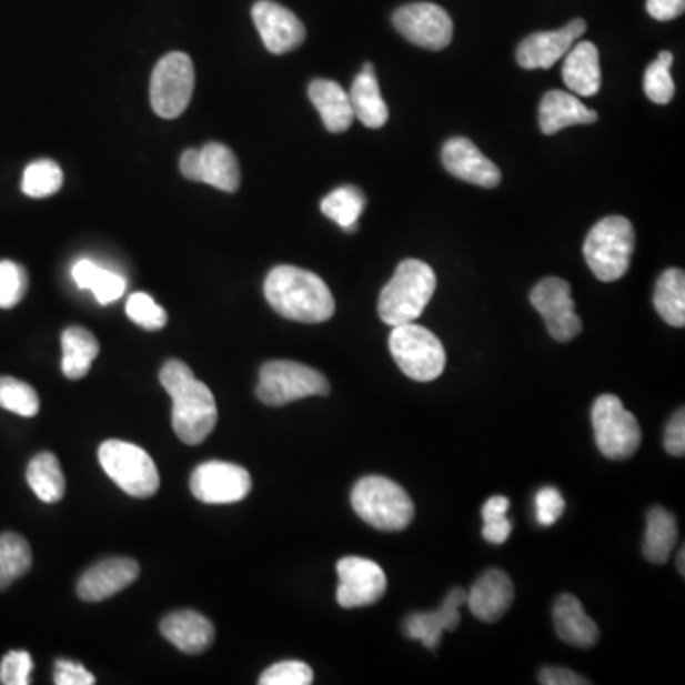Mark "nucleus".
I'll return each mask as SVG.
<instances>
[{
	"label": "nucleus",
	"mask_w": 685,
	"mask_h": 685,
	"mask_svg": "<svg viewBox=\"0 0 685 685\" xmlns=\"http://www.w3.org/2000/svg\"><path fill=\"white\" fill-rule=\"evenodd\" d=\"M265 298L274 313L303 324L326 322L335 313V301L326 282L300 266H274L266 274Z\"/></svg>",
	"instance_id": "obj_1"
},
{
	"label": "nucleus",
	"mask_w": 685,
	"mask_h": 685,
	"mask_svg": "<svg viewBox=\"0 0 685 685\" xmlns=\"http://www.w3.org/2000/svg\"><path fill=\"white\" fill-rule=\"evenodd\" d=\"M436 292V274L425 261L406 260L383 288L377 311L386 326L412 324L425 311Z\"/></svg>",
	"instance_id": "obj_2"
},
{
	"label": "nucleus",
	"mask_w": 685,
	"mask_h": 685,
	"mask_svg": "<svg viewBox=\"0 0 685 685\" xmlns=\"http://www.w3.org/2000/svg\"><path fill=\"white\" fill-rule=\"evenodd\" d=\"M351 503L360 518L381 532L406 530L415 514V506L406 490L383 476L359 480Z\"/></svg>",
	"instance_id": "obj_3"
},
{
	"label": "nucleus",
	"mask_w": 685,
	"mask_h": 685,
	"mask_svg": "<svg viewBox=\"0 0 685 685\" xmlns=\"http://www.w3.org/2000/svg\"><path fill=\"white\" fill-rule=\"evenodd\" d=\"M634 242L633 223L623 215H610L598 221L591 229L583 248L594 276L602 282L623 279L633 261Z\"/></svg>",
	"instance_id": "obj_4"
},
{
	"label": "nucleus",
	"mask_w": 685,
	"mask_h": 685,
	"mask_svg": "<svg viewBox=\"0 0 685 685\" xmlns=\"http://www.w3.org/2000/svg\"><path fill=\"white\" fill-rule=\"evenodd\" d=\"M98 455L107 476L113 480L122 492L140 500L159 492V469L143 447L122 440H107L101 444Z\"/></svg>",
	"instance_id": "obj_5"
},
{
	"label": "nucleus",
	"mask_w": 685,
	"mask_h": 685,
	"mask_svg": "<svg viewBox=\"0 0 685 685\" xmlns=\"http://www.w3.org/2000/svg\"><path fill=\"white\" fill-rule=\"evenodd\" d=\"M391 353L400 370L410 380H439L446 367V351L431 330L420 324L394 326L389 338Z\"/></svg>",
	"instance_id": "obj_6"
},
{
	"label": "nucleus",
	"mask_w": 685,
	"mask_h": 685,
	"mask_svg": "<svg viewBox=\"0 0 685 685\" xmlns=\"http://www.w3.org/2000/svg\"><path fill=\"white\" fill-rule=\"evenodd\" d=\"M255 394L266 406H286L309 396H328L330 383L313 367L290 360H273L261 367Z\"/></svg>",
	"instance_id": "obj_7"
},
{
	"label": "nucleus",
	"mask_w": 685,
	"mask_h": 685,
	"mask_svg": "<svg viewBox=\"0 0 685 685\" xmlns=\"http://www.w3.org/2000/svg\"><path fill=\"white\" fill-rule=\"evenodd\" d=\"M172 425L181 442L199 446L218 425V404L212 391L194 375L172 386Z\"/></svg>",
	"instance_id": "obj_8"
},
{
	"label": "nucleus",
	"mask_w": 685,
	"mask_h": 685,
	"mask_svg": "<svg viewBox=\"0 0 685 685\" xmlns=\"http://www.w3.org/2000/svg\"><path fill=\"white\" fill-rule=\"evenodd\" d=\"M593 426L600 452L607 460L623 461L638 452L642 431L633 413L615 394H602L593 406Z\"/></svg>",
	"instance_id": "obj_9"
},
{
	"label": "nucleus",
	"mask_w": 685,
	"mask_h": 685,
	"mask_svg": "<svg viewBox=\"0 0 685 685\" xmlns=\"http://www.w3.org/2000/svg\"><path fill=\"white\" fill-rule=\"evenodd\" d=\"M194 90L193 60L183 52L167 53L151 77V105L162 119L183 114Z\"/></svg>",
	"instance_id": "obj_10"
},
{
	"label": "nucleus",
	"mask_w": 685,
	"mask_h": 685,
	"mask_svg": "<svg viewBox=\"0 0 685 685\" xmlns=\"http://www.w3.org/2000/svg\"><path fill=\"white\" fill-rule=\"evenodd\" d=\"M530 301L535 311L545 319L546 330L553 340L567 343L580 335L583 322L575 314L572 286L566 280L556 276L541 280L530 293Z\"/></svg>",
	"instance_id": "obj_11"
},
{
	"label": "nucleus",
	"mask_w": 685,
	"mask_h": 685,
	"mask_svg": "<svg viewBox=\"0 0 685 685\" xmlns=\"http://www.w3.org/2000/svg\"><path fill=\"white\" fill-rule=\"evenodd\" d=\"M393 23L404 39L426 50H444L453 39L450 13L433 2H413L393 13Z\"/></svg>",
	"instance_id": "obj_12"
},
{
	"label": "nucleus",
	"mask_w": 685,
	"mask_h": 685,
	"mask_svg": "<svg viewBox=\"0 0 685 685\" xmlns=\"http://www.w3.org/2000/svg\"><path fill=\"white\" fill-rule=\"evenodd\" d=\"M191 492L208 505H231L252 492V476L246 469L234 463L208 461L194 469Z\"/></svg>",
	"instance_id": "obj_13"
},
{
	"label": "nucleus",
	"mask_w": 685,
	"mask_h": 685,
	"mask_svg": "<svg viewBox=\"0 0 685 685\" xmlns=\"http://www.w3.org/2000/svg\"><path fill=\"white\" fill-rule=\"evenodd\" d=\"M338 602L345 610L372 606L385 594V572L373 560L346 556L338 562Z\"/></svg>",
	"instance_id": "obj_14"
},
{
	"label": "nucleus",
	"mask_w": 685,
	"mask_h": 685,
	"mask_svg": "<svg viewBox=\"0 0 685 685\" xmlns=\"http://www.w3.org/2000/svg\"><path fill=\"white\" fill-rule=\"evenodd\" d=\"M253 23L271 53H288L303 44L306 31L300 18L273 0H258L252 8Z\"/></svg>",
	"instance_id": "obj_15"
},
{
	"label": "nucleus",
	"mask_w": 685,
	"mask_h": 685,
	"mask_svg": "<svg viewBox=\"0 0 685 685\" xmlns=\"http://www.w3.org/2000/svg\"><path fill=\"white\" fill-rule=\"evenodd\" d=\"M585 21L577 18L558 31L530 34L527 39L520 42L518 50H516V60H518L520 67H524L527 71L551 69V67L556 66V61L562 60L570 52L575 40L580 39L581 34H585Z\"/></svg>",
	"instance_id": "obj_16"
},
{
	"label": "nucleus",
	"mask_w": 685,
	"mask_h": 685,
	"mask_svg": "<svg viewBox=\"0 0 685 685\" xmlns=\"http://www.w3.org/2000/svg\"><path fill=\"white\" fill-rule=\"evenodd\" d=\"M442 162L447 172L466 183L486 189H493L501 183L500 168L466 138H452L446 141L442 149Z\"/></svg>",
	"instance_id": "obj_17"
},
{
	"label": "nucleus",
	"mask_w": 685,
	"mask_h": 685,
	"mask_svg": "<svg viewBox=\"0 0 685 685\" xmlns=\"http://www.w3.org/2000/svg\"><path fill=\"white\" fill-rule=\"evenodd\" d=\"M466 604L465 588H453L436 612L412 613L404 623L407 638L420 639L426 649H436L442 634L452 633L461 623L460 607Z\"/></svg>",
	"instance_id": "obj_18"
},
{
	"label": "nucleus",
	"mask_w": 685,
	"mask_h": 685,
	"mask_svg": "<svg viewBox=\"0 0 685 685\" xmlns=\"http://www.w3.org/2000/svg\"><path fill=\"white\" fill-rule=\"evenodd\" d=\"M138 575H140V564L135 560H103L80 577L77 594L84 602H103L132 585Z\"/></svg>",
	"instance_id": "obj_19"
},
{
	"label": "nucleus",
	"mask_w": 685,
	"mask_h": 685,
	"mask_svg": "<svg viewBox=\"0 0 685 685\" xmlns=\"http://www.w3.org/2000/svg\"><path fill=\"white\" fill-rule=\"evenodd\" d=\"M513 581L501 570H487L466 593V606L476 619L486 623L500 621L513 606Z\"/></svg>",
	"instance_id": "obj_20"
},
{
	"label": "nucleus",
	"mask_w": 685,
	"mask_h": 685,
	"mask_svg": "<svg viewBox=\"0 0 685 685\" xmlns=\"http://www.w3.org/2000/svg\"><path fill=\"white\" fill-rule=\"evenodd\" d=\"M162 636L178 647L180 652L197 655L206 652L215 638V628L212 623L200 613L185 612L172 613L160 623Z\"/></svg>",
	"instance_id": "obj_21"
},
{
	"label": "nucleus",
	"mask_w": 685,
	"mask_h": 685,
	"mask_svg": "<svg viewBox=\"0 0 685 685\" xmlns=\"http://www.w3.org/2000/svg\"><path fill=\"white\" fill-rule=\"evenodd\" d=\"M598 120V113L583 103L573 93L546 92L540 107V127L545 135H554L573 124H593Z\"/></svg>",
	"instance_id": "obj_22"
},
{
	"label": "nucleus",
	"mask_w": 685,
	"mask_h": 685,
	"mask_svg": "<svg viewBox=\"0 0 685 685\" xmlns=\"http://www.w3.org/2000/svg\"><path fill=\"white\" fill-rule=\"evenodd\" d=\"M553 617L554 628L562 642L583 649L596 646L600 638L598 625L586 615L580 600L573 594H562L556 600Z\"/></svg>",
	"instance_id": "obj_23"
},
{
	"label": "nucleus",
	"mask_w": 685,
	"mask_h": 685,
	"mask_svg": "<svg viewBox=\"0 0 685 685\" xmlns=\"http://www.w3.org/2000/svg\"><path fill=\"white\" fill-rule=\"evenodd\" d=\"M562 77H564V84L575 95H585V98L596 95L602 87L598 48L588 40L573 44L566 53Z\"/></svg>",
	"instance_id": "obj_24"
},
{
	"label": "nucleus",
	"mask_w": 685,
	"mask_h": 685,
	"mask_svg": "<svg viewBox=\"0 0 685 685\" xmlns=\"http://www.w3.org/2000/svg\"><path fill=\"white\" fill-rule=\"evenodd\" d=\"M309 98L319 111L328 132L343 133L354 120L349 93L335 80L316 79L309 87Z\"/></svg>",
	"instance_id": "obj_25"
},
{
	"label": "nucleus",
	"mask_w": 685,
	"mask_h": 685,
	"mask_svg": "<svg viewBox=\"0 0 685 685\" xmlns=\"http://www.w3.org/2000/svg\"><path fill=\"white\" fill-rule=\"evenodd\" d=\"M353 105L354 119H359L366 128H383L389 120V107L381 95L380 82L375 77L372 63H366L362 73L354 79L349 92Z\"/></svg>",
	"instance_id": "obj_26"
},
{
	"label": "nucleus",
	"mask_w": 685,
	"mask_h": 685,
	"mask_svg": "<svg viewBox=\"0 0 685 685\" xmlns=\"http://www.w3.org/2000/svg\"><path fill=\"white\" fill-rule=\"evenodd\" d=\"M200 183L215 187L225 193H234L240 187L239 160L223 143H206L200 149Z\"/></svg>",
	"instance_id": "obj_27"
},
{
	"label": "nucleus",
	"mask_w": 685,
	"mask_h": 685,
	"mask_svg": "<svg viewBox=\"0 0 685 685\" xmlns=\"http://www.w3.org/2000/svg\"><path fill=\"white\" fill-rule=\"evenodd\" d=\"M61 372L67 380H82L100 354V343L87 328H67L61 335Z\"/></svg>",
	"instance_id": "obj_28"
},
{
	"label": "nucleus",
	"mask_w": 685,
	"mask_h": 685,
	"mask_svg": "<svg viewBox=\"0 0 685 685\" xmlns=\"http://www.w3.org/2000/svg\"><path fill=\"white\" fill-rule=\"evenodd\" d=\"M676 541H678V524L674 514L668 513L663 506H653L647 514L644 556L652 564L663 566L671 558Z\"/></svg>",
	"instance_id": "obj_29"
},
{
	"label": "nucleus",
	"mask_w": 685,
	"mask_h": 685,
	"mask_svg": "<svg viewBox=\"0 0 685 685\" xmlns=\"http://www.w3.org/2000/svg\"><path fill=\"white\" fill-rule=\"evenodd\" d=\"M73 280L80 290H90L101 305L114 303L127 292L124 276L107 271L90 260H80L74 263Z\"/></svg>",
	"instance_id": "obj_30"
},
{
	"label": "nucleus",
	"mask_w": 685,
	"mask_h": 685,
	"mask_svg": "<svg viewBox=\"0 0 685 685\" xmlns=\"http://www.w3.org/2000/svg\"><path fill=\"white\" fill-rule=\"evenodd\" d=\"M653 305L666 324L685 326V274L682 269H668L661 274L653 293Z\"/></svg>",
	"instance_id": "obj_31"
},
{
	"label": "nucleus",
	"mask_w": 685,
	"mask_h": 685,
	"mask_svg": "<svg viewBox=\"0 0 685 685\" xmlns=\"http://www.w3.org/2000/svg\"><path fill=\"white\" fill-rule=\"evenodd\" d=\"M27 484L44 503H58L66 495V476L53 453H39L27 466Z\"/></svg>",
	"instance_id": "obj_32"
},
{
	"label": "nucleus",
	"mask_w": 685,
	"mask_h": 685,
	"mask_svg": "<svg viewBox=\"0 0 685 685\" xmlns=\"http://www.w3.org/2000/svg\"><path fill=\"white\" fill-rule=\"evenodd\" d=\"M366 208V197L353 185L338 187L335 191L322 200L320 210L335 221L346 233H354L359 229V218Z\"/></svg>",
	"instance_id": "obj_33"
},
{
	"label": "nucleus",
	"mask_w": 685,
	"mask_h": 685,
	"mask_svg": "<svg viewBox=\"0 0 685 685\" xmlns=\"http://www.w3.org/2000/svg\"><path fill=\"white\" fill-rule=\"evenodd\" d=\"M33 564L31 546L21 535H0V591H7L13 581L23 577Z\"/></svg>",
	"instance_id": "obj_34"
},
{
	"label": "nucleus",
	"mask_w": 685,
	"mask_h": 685,
	"mask_svg": "<svg viewBox=\"0 0 685 685\" xmlns=\"http://www.w3.org/2000/svg\"><path fill=\"white\" fill-rule=\"evenodd\" d=\"M63 185V172L53 160H37L23 172L21 191L31 199H47Z\"/></svg>",
	"instance_id": "obj_35"
},
{
	"label": "nucleus",
	"mask_w": 685,
	"mask_h": 685,
	"mask_svg": "<svg viewBox=\"0 0 685 685\" xmlns=\"http://www.w3.org/2000/svg\"><path fill=\"white\" fill-rule=\"evenodd\" d=\"M673 61V53L661 52L659 56H657V60L653 61L652 66L646 69L644 92H646L647 98H649L653 103L666 105V103L674 98L676 87H674L673 74H671Z\"/></svg>",
	"instance_id": "obj_36"
},
{
	"label": "nucleus",
	"mask_w": 685,
	"mask_h": 685,
	"mask_svg": "<svg viewBox=\"0 0 685 685\" xmlns=\"http://www.w3.org/2000/svg\"><path fill=\"white\" fill-rule=\"evenodd\" d=\"M0 407L21 417H34L40 407L39 394L23 381L0 377Z\"/></svg>",
	"instance_id": "obj_37"
},
{
	"label": "nucleus",
	"mask_w": 685,
	"mask_h": 685,
	"mask_svg": "<svg viewBox=\"0 0 685 685\" xmlns=\"http://www.w3.org/2000/svg\"><path fill=\"white\" fill-rule=\"evenodd\" d=\"M508 508H511V501L503 495H493L486 501V505L482 506V518H484L482 535L487 543L503 545L511 537L513 524L506 518Z\"/></svg>",
	"instance_id": "obj_38"
},
{
	"label": "nucleus",
	"mask_w": 685,
	"mask_h": 685,
	"mask_svg": "<svg viewBox=\"0 0 685 685\" xmlns=\"http://www.w3.org/2000/svg\"><path fill=\"white\" fill-rule=\"evenodd\" d=\"M128 319L145 330H160L167 326V311L147 293H132L127 301Z\"/></svg>",
	"instance_id": "obj_39"
},
{
	"label": "nucleus",
	"mask_w": 685,
	"mask_h": 685,
	"mask_svg": "<svg viewBox=\"0 0 685 685\" xmlns=\"http://www.w3.org/2000/svg\"><path fill=\"white\" fill-rule=\"evenodd\" d=\"M29 279L26 269L13 261H0V309H12L26 295Z\"/></svg>",
	"instance_id": "obj_40"
},
{
	"label": "nucleus",
	"mask_w": 685,
	"mask_h": 685,
	"mask_svg": "<svg viewBox=\"0 0 685 685\" xmlns=\"http://www.w3.org/2000/svg\"><path fill=\"white\" fill-rule=\"evenodd\" d=\"M313 668L301 661H282L269 666L261 674V685H309L313 684Z\"/></svg>",
	"instance_id": "obj_41"
},
{
	"label": "nucleus",
	"mask_w": 685,
	"mask_h": 685,
	"mask_svg": "<svg viewBox=\"0 0 685 685\" xmlns=\"http://www.w3.org/2000/svg\"><path fill=\"white\" fill-rule=\"evenodd\" d=\"M33 673V659L27 652H10L0 663V682L4 685H27Z\"/></svg>",
	"instance_id": "obj_42"
},
{
	"label": "nucleus",
	"mask_w": 685,
	"mask_h": 685,
	"mask_svg": "<svg viewBox=\"0 0 685 685\" xmlns=\"http://www.w3.org/2000/svg\"><path fill=\"white\" fill-rule=\"evenodd\" d=\"M535 511L541 526H554L566 511V501L556 487H543L535 497Z\"/></svg>",
	"instance_id": "obj_43"
},
{
	"label": "nucleus",
	"mask_w": 685,
	"mask_h": 685,
	"mask_svg": "<svg viewBox=\"0 0 685 685\" xmlns=\"http://www.w3.org/2000/svg\"><path fill=\"white\" fill-rule=\"evenodd\" d=\"M53 682L58 685H92L95 684L92 673L74 661H58Z\"/></svg>",
	"instance_id": "obj_44"
},
{
	"label": "nucleus",
	"mask_w": 685,
	"mask_h": 685,
	"mask_svg": "<svg viewBox=\"0 0 685 685\" xmlns=\"http://www.w3.org/2000/svg\"><path fill=\"white\" fill-rule=\"evenodd\" d=\"M665 450L674 457H684L685 453V413L679 410L666 425Z\"/></svg>",
	"instance_id": "obj_45"
},
{
	"label": "nucleus",
	"mask_w": 685,
	"mask_h": 685,
	"mask_svg": "<svg viewBox=\"0 0 685 685\" xmlns=\"http://www.w3.org/2000/svg\"><path fill=\"white\" fill-rule=\"evenodd\" d=\"M647 13L653 20H676L685 10V0H647Z\"/></svg>",
	"instance_id": "obj_46"
},
{
	"label": "nucleus",
	"mask_w": 685,
	"mask_h": 685,
	"mask_svg": "<svg viewBox=\"0 0 685 685\" xmlns=\"http://www.w3.org/2000/svg\"><path fill=\"white\" fill-rule=\"evenodd\" d=\"M540 682L545 685H585L591 684L588 679L583 678L580 674L572 673L567 668L560 666H546L540 673Z\"/></svg>",
	"instance_id": "obj_47"
},
{
	"label": "nucleus",
	"mask_w": 685,
	"mask_h": 685,
	"mask_svg": "<svg viewBox=\"0 0 685 685\" xmlns=\"http://www.w3.org/2000/svg\"><path fill=\"white\" fill-rule=\"evenodd\" d=\"M180 170L187 180L199 181L200 173H202V167H200V151L199 149H189L185 153L181 154Z\"/></svg>",
	"instance_id": "obj_48"
},
{
	"label": "nucleus",
	"mask_w": 685,
	"mask_h": 685,
	"mask_svg": "<svg viewBox=\"0 0 685 685\" xmlns=\"http://www.w3.org/2000/svg\"><path fill=\"white\" fill-rule=\"evenodd\" d=\"M676 564H678L679 575H685V551L684 548H679L678 560H676Z\"/></svg>",
	"instance_id": "obj_49"
}]
</instances>
